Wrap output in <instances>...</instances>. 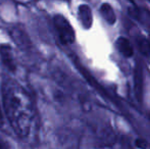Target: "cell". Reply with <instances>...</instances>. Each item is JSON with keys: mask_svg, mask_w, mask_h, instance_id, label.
I'll list each match as a JSON object with an SVG mask.
<instances>
[{"mask_svg": "<svg viewBox=\"0 0 150 149\" xmlns=\"http://www.w3.org/2000/svg\"><path fill=\"white\" fill-rule=\"evenodd\" d=\"M78 13H79V18L81 20L82 26L85 29H90L93 23V16L91 8L86 4H82L79 6L78 9Z\"/></svg>", "mask_w": 150, "mask_h": 149, "instance_id": "277c9868", "label": "cell"}, {"mask_svg": "<svg viewBox=\"0 0 150 149\" xmlns=\"http://www.w3.org/2000/svg\"><path fill=\"white\" fill-rule=\"evenodd\" d=\"M2 99L6 117L13 131L20 137H27L35 115L30 94L16 81L7 80L2 85Z\"/></svg>", "mask_w": 150, "mask_h": 149, "instance_id": "6da1fadb", "label": "cell"}, {"mask_svg": "<svg viewBox=\"0 0 150 149\" xmlns=\"http://www.w3.org/2000/svg\"><path fill=\"white\" fill-rule=\"evenodd\" d=\"M100 12L102 14L103 18L108 23L109 25H113L117 20V16L113 11L112 7L108 3H103L100 7Z\"/></svg>", "mask_w": 150, "mask_h": 149, "instance_id": "8992f818", "label": "cell"}, {"mask_svg": "<svg viewBox=\"0 0 150 149\" xmlns=\"http://www.w3.org/2000/svg\"><path fill=\"white\" fill-rule=\"evenodd\" d=\"M2 121H3V119H2V113L0 112V125L2 124Z\"/></svg>", "mask_w": 150, "mask_h": 149, "instance_id": "9c48e42d", "label": "cell"}, {"mask_svg": "<svg viewBox=\"0 0 150 149\" xmlns=\"http://www.w3.org/2000/svg\"><path fill=\"white\" fill-rule=\"evenodd\" d=\"M0 59H1L3 66L9 72H16V60H14V56L13 53H12V49L9 45H6V44L0 45Z\"/></svg>", "mask_w": 150, "mask_h": 149, "instance_id": "3957f363", "label": "cell"}, {"mask_svg": "<svg viewBox=\"0 0 150 149\" xmlns=\"http://www.w3.org/2000/svg\"><path fill=\"white\" fill-rule=\"evenodd\" d=\"M148 1H149V2H150V0H148Z\"/></svg>", "mask_w": 150, "mask_h": 149, "instance_id": "8fae6325", "label": "cell"}, {"mask_svg": "<svg viewBox=\"0 0 150 149\" xmlns=\"http://www.w3.org/2000/svg\"><path fill=\"white\" fill-rule=\"evenodd\" d=\"M117 47L119 49V51L120 52L122 56L129 58L132 57L134 55V49H133V46L131 44V42L129 41L127 38L125 37H120L117 40Z\"/></svg>", "mask_w": 150, "mask_h": 149, "instance_id": "5b68a950", "label": "cell"}, {"mask_svg": "<svg viewBox=\"0 0 150 149\" xmlns=\"http://www.w3.org/2000/svg\"><path fill=\"white\" fill-rule=\"evenodd\" d=\"M138 46L140 48V50L143 52L144 54H148L150 53V45L147 38H140L138 40Z\"/></svg>", "mask_w": 150, "mask_h": 149, "instance_id": "52a82bcc", "label": "cell"}, {"mask_svg": "<svg viewBox=\"0 0 150 149\" xmlns=\"http://www.w3.org/2000/svg\"><path fill=\"white\" fill-rule=\"evenodd\" d=\"M135 145L139 149H147V147H148V143H147L146 140L140 139V138L135 140Z\"/></svg>", "mask_w": 150, "mask_h": 149, "instance_id": "ba28073f", "label": "cell"}, {"mask_svg": "<svg viewBox=\"0 0 150 149\" xmlns=\"http://www.w3.org/2000/svg\"><path fill=\"white\" fill-rule=\"evenodd\" d=\"M147 39H148V42H149V45H150V34H149V36H148V38H147Z\"/></svg>", "mask_w": 150, "mask_h": 149, "instance_id": "30bf717a", "label": "cell"}, {"mask_svg": "<svg viewBox=\"0 0 150 149\" xmlns=\"http://www.w3.org/2000/svg\"><path fill=\"white\" fill-rule=\"evenodd\" d=\"M53 23L60 42L63 45H69L75 42L76 34L74 28L64 16L61 14H56L53 18Z\"/></svg>", "mask_w": 150, "mask_h": 149, "instance_id": "7a4b0ae2", "label": "cell"}]
</instances>
